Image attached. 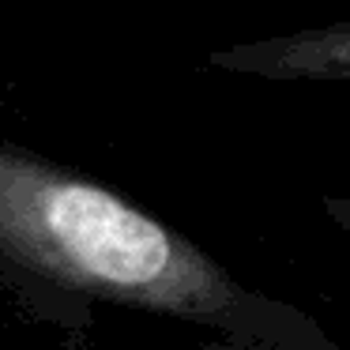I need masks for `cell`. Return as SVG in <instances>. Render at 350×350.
Returning a JSON list of instances; mask_svg holds the SVG:
<instances>
[{
	"label": "cell",
	"mask_w": 350,
	"mask_h": 350,
	"mask_svg": "<svg viewBox=\"0 0 350 350\" xmlns=\"http://www.w3.org/2000/svg\"><path fill=\"white\" fill-rule=\"evenodd\" d=\"M0 256L53 286L207 324L241 342L335 350L305 312L245 290L132 200L12 144H0Z\"/></svg>",
	"instance_id": "1"
},
{
	"label": "cell",
	"mask_w": 350,
	"mask_h": 350,
	"mask_svg": "<svg viewBox=\"0 0 350 350\" xmlns=\"http://www.w3.org/2000/svg\"><path fill=\"white\" fill-rule=\"evenodd\" d=\"M211 68L241 72L256 79H320V83H350V19L327 27H309L297 34L245 46L215 49Z\"/></svg>",
	"instance_id": "2"
},
{
	"label": "cell",
	"mask_w": 350,
	"mask_h": 350,
	"mask_svg": "<svg viewBox=\"0 0 350 350\" xmlns=\"http://www.w3.org/2000/svg\"><path fill=\"white\" fill-rule=\"evenodd\" d=\"M324 211L350 234V196H327V200H324Z\"/></svg>",
	"instance_id": "3"
}]
</instances>
